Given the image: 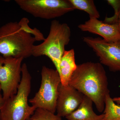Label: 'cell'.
Here are the masks:
<instances>
[{"label":"cell","mask_w":120,"mask_h":120,"mask_svg":"<svg viewBox=\"0 0 120 120\" xmlns=\"http://www.w3.org/2000/svg\"><path fill=\"white\" fill-rule=\"evenodd\" d=\"M69 84L91 100L98 112H103L106 98L110 91L101 64L87 62L78 65Z\"/></svg>","instance_id":"obj_1"},{"label":"cell","mask_w":120,"mask_h":120,"mask_svg":"<svg viewBox=\"0 0 120 120\" xmlns=\"http://www.w3.org/2000/svg\"><path fill=\"white\" fill-rule=\"evenodd\" d=\"M37 41L34 37L25 32L19 22H10L0 27V55L23 59L32 56Z\"/></svg>","instance_id":"obj_2"},{"label":"cell","mask_w":120,"mask_h":120,"mask_svg":"<svg viewBox=\"0 0 120 120\" xmlns=\"http://www.w3.org/2000/svg\"><path fill=\"white\" fill-rule=\"evenodd\" d=\"M31 80L27 65L24 63L22 64V78L17 93L5 100L0 110V120H31L37 109L28 103Z\"/></svg>","instance_id":"obj_3"},{"label":"cell","mask_w":120,"mask_h":120,"mask_svg":"<svg viewBox=\"0 0 120 120\" xmlns=\"http://www.w3.org/2000/svg\"><path fill=\"white\" fill-rule=\"evenodd\" d=\"M71 37V29L67 24L53 20L50 24L49 35L42 43L34 45L32 56L48 57L60 73L61 60L65 51V47L69 43Z\"/></svg>","instance_id":"obj_4"},{"label":"cell","mask_w":120,"mask_h":120,"mask_svg":"<svg viewBox=\"0 0 120 120\" xmlns=\"http://www.w3.org/2000/svg\"><path fill=\"white\" fill-rule=\"evenodd\" d=\"M41 76L40 88L29 102L37 109H43L55 113L58 88L61 83L60 74L56 69L43 66Z\"/></svg>","instance_id":"obj_5"},{"label":"cell","mask_w":120,"mask_h":120,"mask_svg":"<svg viewBox=\"0 0 120 120\" xmlns=\"http://www.w3.org/2000/svg\"><path fill=\"white\" fill-rule=\"evenodd\" d=\"M15 2L24 11L43 19L60 17L75 9L69 0H15Z\"/></svg>","instance_id":"obj_6"},{"label":"cell","mask_w":120,"mask_h":120,"mask_svg":"<svg viewBox=\"0 0 120 120\" xmlns=\"http://www.w3.org/2000/svg\"><path fill=\"white\" fill-rule=\"evenodd\" d=\"M23 59L0 55V86L4 101L17 93L22 78Z\"/></svg>","instance_id":"obj_7"},{"label":"cell","mask_w":120,"mask_h":120,"mask_svg":"<svg viewBox=\"0 0 120 120\" xmlns=\"http://www.w3.org/2000/svg\"><path fill=\"white\" fill-rule=\"evenodd\" d=\"M83 41L92 48L101 64L112 71L120 72V42H111L99 38L84 37Z\"/></svg>","instance_id":"obj_8"},{"label":"cell","mask_w":120,"mask_h":120,"mask_svg":"<svg viewBox=\"0 0 120 120\" xmlns=\"http://www.w3.org/2000/svg\"><path fill=\"white\" fill-rule=\"evenodd\" d=\"M84 95L69 84L60 83L56 105L57 114L66 117L76 110L82 101Z\"/></svg>","instance_id":"obj_9"},{"label":"cell","mask_w":120,"mask_h":120,"mask_svg":"<svg viewBox=\"0 0 120 120\" xmlns=\"http://www.w3.org/2000/svg\"><path fill=\"white\" fill-rule=\"evenodd\" d=\"M78 27L82 31L98 35L107 41L120 42V32L117 24H110L98 19L90 18L84 23L79 25Z\"/></svg>","instance_id":"obj_10"},{"label":"cell","mask_w":120,"mask_h":120,"mask_svg":"<svg viewBox=\"0 0 120 120\" xmlns=\"http://www.w3.org/2000/svg\"><path fill=\"white\" fill-rule=\"evenodd\" d=\"M92 101L84 96L82 101L77 109L65 118L68 120H102L103 114L98 115L93 109Z\"/></svg>","instance_id":"obj_11"},{"label":"cell","mask_w":120,"mask_h":120,"mask_svg":"<svg viewBox=\"0 0 120 120\" xmlns=\"http://www.w3.org/2000/svg\"><path fill=\"white\" fill-rule=\"evenodd\" d=\"M75 61L74 50H65L60 63L61 83L63 85L69 84L72 76L77 68Z\"/></svg>","instance_id":"obj_12"},{"label":"cell","mask_w":120,"mask_h":120,"mask_svg":"<svg viewBox=\"0 0 120 120\" xmlns=\"http://www.w3.org/2000/svg\"><path fill=\"white\" fill-rule=\"evenodd\" d=\"M105 103L102 120H120V105L114 101L110 94L106 96Z\"/></svg>","instance_id":"obj_13"},{"label":"cell","mask_w":120,"mask_h":120,"mask_svg":"<svg viewBox=\"0 0 120 120\" xmlns=\"http://www.w3.org/2000/svg\"><path fill=\"white\" fill-rule=\"evenodd\" d=\"M75 9L84 11L88 13L90 18L98 19L100 14L92 0H69Z\"/></svg>","instance_id":"obj_14"},{"label":"cell","mask_w":120,"mask_h":120,"mask_svg":"<svg viewBox=\"0 0 120 120\" xmlns=\"http://www.w3.org/2000/svg\"><path fill=\"white\" fill-rule=\"evenodd\" d=\"M29 22L28 19L23 17L20 20L19 24L22 30L33 36L36 41H44L45 38L42 33L37 28H31L28 25Z\"/></svg>","instance_id":"obj_15"},{"label":"cell","mask_w":120,"mask_h":120,"mask_svg":"<svg viewBox=\"0 0 120 120\" xmlns=\"http://www.w3.org/2000/svg\"><path fill=\"white\" fill-rule=\"evenodd\" d=\"M31 120H62V117L43 109H37L31 117Z\"/></svg>","instance_id":"obj_16"},{"label":"cell","mask_w":120,"mask_h":120,"mask_svg":"<svg viewBox=\"0 0 120 120\" xmlns=\"http://www.w3.org/2000/svg\"><path fill=\"white\" fill-rule=\"evenodd\" d=\"M107 1L113 8L114 14L112 17H106L104 22L110 24H117L120 13V0H108Z\"/></svg>","instance_id":"obj_17"},{"label":"cell","mask_w":120,"mask_h":120,"mask_svg":"<svg viewBox=\"0 0 120 120\" xmlns=\"http://www.w3.org/2000/svg\"><path fill=\"white\" fill-rule=\"evenodd\" d=\"M1 88L0 86V110L1 109V108L3 106L4 103V99L3 98V95H2L1 94Z\"/></svg>","instance_id":"obj_18"},{"label":"cell","mask_w":120,"mask_h":120,"mask_svg":"<svg viewBox=\"0 0 120 120\" xmlns=\"http://www.w3.org/2000/svg\"><path fill=\"white\" fill-rule=\"evenodd\" d=\"M113 98L114 101L117 105H120V97H115Z\"/></svg>","instance_id":"obj_19"},{"label":"cell","mask_w":120,"mask_h":120,"mask_svg":"<svg viewBox=\"0 0 120 120\" xmlns=\"http://www.w3.org/2000/svg\"><path fill=\"white\" fill-rule=\"evenodd\" d=\"M117 24H118L120 32V14H119V16H118V23H117Z\"/></svg>","instance_id":"obj_20"}]
</instances>
